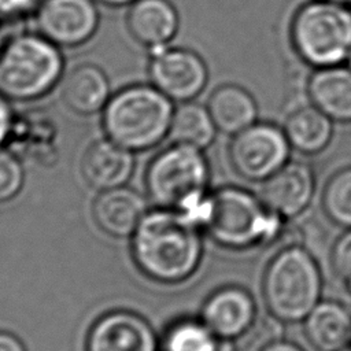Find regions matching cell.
I'll return each instance as SVG.
<instances>
[{"mask_svg": "<svg viewBox=\"0 0 351 351\" xmlns=\"http://www.w3.org/2000/svg\"><path fill=\"white\" fill-rule=\"evenodd\" d=\"M200 229L167 208L148 211L132 234V255L143 274L162 284L189 278L203 255Z\"/></svg>", "mask_w": 351, "mask_h": 351, "instance_id": "obj_1", "label": "cell"}, {"mask_svg": "<svg viewBox=\"0 0 351 351\" xmlns=\"http://www.w3.org/2000/svg\"><path fill=\"white\" fill-rule=\"evenodd\" d=\"M210 167L202 149L174 144L158 152L145 171V189L158 208L174 210L202 230Z\"/></svg>", "mask_w": 351, "mask_h": 351, "instance_id": "obj_2", "label": "cell"}, {"mask_svg": "<svg viewBox=\"0 0 351 351\" xmlns=\"http://www.w3.org/2000/svg\"><path fill=\"white\" fill-rule=\"evenodd\" d=\"M284 226V218L245 189L225 186L207 196L202 230L223 248L270 245L281 237Z\"/></svg>", "mask_w": 351, "mask_h": 351, "instance_id": "obj_3", "label": "cell"}, {"mask_svg": "<svg viewBox=\"0 0 351 351\" xmlns=\"http://www.w3.org/2000/svg\"><path fill=\"white\" fill-rule=\"evenodd\" d=\"M322 273L314 255L299 244L281 248L267 263L262 295L269 314L284 324L303 322L322 300Z\"/></svg>", "mask_w": 351, "mask_h": 351, "instance_id": "obj_4", "label": "cell"}, {"mask_svg": "<svg viewBox=\"0 0 351 351\" xmlns=\"http://www.w3.org/2000/svg\"><path fill=\"white\" fill-rule=\"evenodd\" d=\"M174 101L154 85H130L114 93L101 111L106 137L132 152L147 151L169 136Z\"/></svg>", "mask_w": 351, "mask_h": 351, "instance_id": "obj_5", "label": "cell"}, {"mask_svg": "<svg viewBox=\"0 0 351 351\" xmlns=\"http://www.w3.org/2000/svg\"><path fill=\"white\" fill-rule=\"evenodd\" d=\"M63 55L40 33H23L5 43L0 53V93L14 101L45 96L60 81Z\"/></svg>", "mask_w": 351, "mask_h": 351, "instance_id": "obj_6", "label": "cell"}, {"mask_svg": "<svg viewBox=\"0 0 351 351\" xmlns=\"http://www.w3.org/2000/svg\"><path fill=\"white\" fill-rule=\"evenodd\" d=\"M291 37L306 63L318 69L337 66L351 53V10L330 0L310 1L295 14Z\"/></svg>", "mask_w": 351, "mask_h": 351, "instance_id": "obj_7", "label": "cell"}, {"mask_svg": "<svg viewBox=\"0 0 351 351\" xmlns=\"http://www.w3.org/2000/svg\"><path fill=\"white\" fill-rule=\"evenodd\" d=\"M289 147L284 130L271 123L255 122L233 134L230 165L240 177L263 182L288 162Z\"/></svg>", "mask_w": 351, "mask_h": 351, "instance_id": "obj_8", "label": "cell"}, {"mask_svg": "<svg viewBox=\"0 0 351 351\" xmlns=\"http://www.w3.org/2000/svg\"><path fill=\"white\" fill-rule=\"evenodd\" d=\"M148 75L151 85L176 103L192 101L208 81L207 66L195 51L169 45L151 49Z\"/></svg>", "mask_w": 351, "mask_h": 351, "instance_id": "obj_9", "label": "cell"}, {"mask_svg": "<svg viewBox=\"0 0 351 351\" xmlns=\"http://www.w3.org/2000/svg\"><path fill=\"white\" fill-rule=\"evenodd\" d=\"M34 19L37 33L58 47H78L96 33L100 12L95 0H45Z\"/></svg>", "mask_w": 351, "mask_h": 351, "instance_id": "obj_10", "label": "cell"}, {"mask_svg": "<svg viewBox=\"0 0 351 351\" xmlns=\"http://www.w3.org/2000/svg\"><path fill=\"white\" fill-rule=\"evenodd\" d=\"M151 325L138 314L117 310L101 315L90 328L85 351H156Z\"/></svg>", "mask_w": 351, "mask_h": 351, "instance_id": "obj_11", "label": "cell"}, {"mask_svg": "<svg viewBox=\"0 0 351 351\" xmlns=\"http://www.w3.org/2000/svg\"><path fill=\"white\" fill-rule=\"evenodd\" d=\"M256 314L252 295L241 287L230 285L208 296L202 307L200 319L217 337L233 341L254 326Z\"/></svg>", "mask_w": 351, "mask_h": 351, "instance_id": "obj_12", "label": "cell"}, {"mask_svg": "<svg viewBox=\"0 0 351 351\" xmlns=\"http://www.w3.org/2000/svg\"><path fill=\"white\" fill-rule=\"evenodd\" d=\"M315 189L313 170L302 162H287L263 181L261 200L281 218L291 219L307 210Z\"/></svg>", "mask_w": 351, "mask_h": 351, "instance_id": "obj_13", "label": "cell"}, {"mask_svg": "<svg viewBox=\"0 0 351 351\" xmlns=\"http://www.w3.org/2000/svg\"><path fill=\"white\" fill-rule=\"evenodd\" d=\"M133 170V152L108 137L93 141L81 159L84 180L89 186L100 192L126 185Z\"/></svg>", "mask_w": 351, "mask_h": 351, "instance_id": "obj_14", "label": "cell"}, {"mask_svg": "<svg viewBox=\"0 0 351 351\" xmlns=\"http://www.w3.org/2000/svg\"><path fill=\"white\" fill-rule=\"evenodd\" d=\"M147 213L145 199L125 185L101 191L92 206L96 225L112 237H132Z\"/></svg>", "mask_w": 351, "mask_h": 351, "instance_id": "obj_15", "label": "cell"}, {"mask_svg": "<svg viewBox=\"0 0 351 351\" xmlns=\"http://www.w3.org/2000/svg\"><path fill=\"white\" fill-rule=\"evenodd\" d=\"M126 25L130 36L151 51L169 45L177 34L180 19L169 0H136L129 5Z\"/></svg>", "mask_w": 351, "mask_h": 351, "instance_id": "obj_16", "label": "cell"}, {"mask_svg": "<svg viewBox=\"0 0 351 351\" xmlns=\"http://www.w3.org/2000/svg\"><path fill=\"white\" fill-rule=\"evenodd\" d=\"M307 341L317 351H340L351 346V311L336 300H321L303 319Z\"/></svg>", "mask_w": 351, "mask_h": 351, "instance_id": "obj_17", "label": "cell"}, {"mask_svg": "<svg viewBox=\"0 0 351 351\" xmlns=\"http://www.w3.org/2000/svg\"><path fill=\"white\" fill-rule=\"evenodd\" d=\"M111 96L106 73L95 64H81L73 69L62 86V100L80 115L101 112Z\"/></svg>", "mask_w": 351, "mask_h": 351, "instance_id": "obj_18", "label": "cell"}, {"mask_svg": "<svg viewBox=\"0 0 351 351\" xmlns=\"http://www.w3.org/2000/svg\"><path fill=\"white\" fill-rule=\"evenodd\" d=\"M311 104L335 121L351 122V69L329 66L318 69L308 80Z\"/></svg>", "mask_w": 351, "mask_h": 351, "instance_id": "obj_19", "label": "cell"}, {"mask_svg": "<svg viewBox=\"0 0 351 351\" xmlns=\"http://www.w3.org/2000/svg\"><path fill=\"white\" fill-rule=\"evenodd\" d=\"M208 112L218 130L236 134L256 121L258 108L254 97L241 86L222 85L210 96Z\"/></svg>", "mask_w": 351, "mask_h": 351, "instance_id": "obj_20", "label": "cell"}, {"mask_svg": "<svg viewBox=\"0 0 351 351\" xmlns=\"http://www.w3.org/2000/svg\"><path fill=\"white\" fill-rule=\"evenodd\" d=\"M332 121L314 104H302L291 111L284 132L291 147L303 154H317L332 138Z\"/></svg>", "mask_w": 351, "mask_h": 351, "instance_id": "obj_21", "label": "cell"}, {"mask_svg": "<svg viewBox=\"0 0 351 351\" xmlns=\"http://www.w3.org/2000/svg\"><path fill=\"white\" fill-rule=\"evenodd\" d=\"M22 117V115H21ZM56 126L45 115H23L15 117L11 137L8 140L10 149L16 152L22 149L25 154L34 155L38 162L55 159Z\"/></svg>", "mask_w": 351, "mask_h": 351, "instance_id": "obj_22", "label": "cell"}, {"mask_svg": "<svg viewBox=\"0 0 351 351\" xmlns=\"http://www.w3.org/2000/svg\"><path fill=\"white\" fill-rule=\"evenodd\" d=\"M217 130L207 107L185 101L174 108L169 137L174 144L189 145L203 151L214 141Z\"/></svg>", "mask_w": 351, "mask_h": 351, "instance_id": "obj_23", "label": "cell"}, {"mask_svg": "<svg viewBox=\"0 0 351 351\" xmlns=\"http://www.w3.org/2000/svg\"><path fill=\"white\" fill-rule=\"evenodd\" d=\"M232 341L217 337L202 319H182L171 325L162 351H230Z\"/></svg>", "mask_w": 351, "mask_h": 351, "instance_id": "obj_24", "label": "cell"}, {"mask_svg": "<svg viewBox=\"0 0 351 351\" xmlns=\"http://www.w3.org/2000/svg\"><path fill=\"white\" fill-rule=\"evenodd\" d=\"M322 206L332 222L351 229V167L337 171L328 181L322 195Z\"/></svg>", "mask_w": 351, "mask_h": 351, "instance_id": "obj_25", "label": "cell"}, {"mask_svg": "<svg viewBox=\"0 0 351 351\" xmlns=\"http://www.w3.org/2000/svg\"><path fill=\"white\" fill-rule=\"evenodd\" d=\"M25 171L21 158L11 149L0 148V203L12 200L23 188Z\"/></svg>", "mask_w": 351, "mask_h": 351, "instance_id": "obj_26", "label": "cell"}, {"mask_svg": "<svg viewBox=\"0 0 351 351\" xmlns=\"http://www.w3.org/2000/svg\"><path fill=\"white\" fill-rule=\"evenodd\" d=\"M330 265L339 281L351 280V229L335 241L330 252Z\"/></svg>", "mask_w": 351, "mask_h": 351, "instance_id": "obj_27", "label": "cell"}, {"mask_svg": "<svg viewBox=\"0 0 351 351\" xmlns=\"http://www.w3.org/2000/svg\"><path fill=\"white\" fill-rule=\"evenodd\" d=\"M45 0H1L0 16L7 19L36 15Z\"/></svg>", "mask_w": 351, "mask_h": 351, "instance_id": "obj_28", "label": "cell"}, {"mask_svg": "<svg viewBox=\"0 0 351 351\" xmlns=\"http://www.w3.org/2000/svg\"><path fill=\"white\" fill-rule=\"evenodd\" d=\"M15 114L10 104V99L0 93V148L7 147L8 140L12 133Z\"/></svg>", "mask_w": 351, "mask_h": 351, "instance_id": "obj_29", "label": "cell"}, {"mask_svg": "<svg viewBox=\"0 0 351 351\" xmlns=\"http://www.w3.org/2000/svg\"><path fill=\"white\" fill-rule=\"evenodd\" d=\"M259 351H304L299 344L285 339H274L266 343Z\"/></svg>", "mask_w": 351, "mask_h": 351, "instance_id": "obj_30", "label": "cell"}, {"mask_svg": "<svg viewBox=\"0 0 351 351\" xmlns=\"http://www.w3.org/2000/svg\"><path fill=\"white\" fill-rule=\"evenodd\" d=\"M0 351H26L23 343L8 332H0Z\"/></svg>", "mask_w": 351, "mask_h": 351, "instance_id": "obj_31", "label": "cell"}, {"mask_svg": "<svg viewBox=\"0 0 351 351\" xmlns=\"http://www.w3.org/2000/svg\"><path fill=\"white\" fill-rule=\"evenodd\" d=\"M96 1L108 7H125V5H132L136 0H96Z\"/></svg>", "mask_w": 351, "mask_h": 351, "instance_id": "obj_32", "label": "cell"}, {"mask_svg": "<svg viewBox=\"0 0 351 351\" xmlns=\"http://www.w3.org/2000/svg\"><path fill=\"white\" fill-rule=\"evenodd\" d=\"M340 289H341V293L346 298V300L351 304V280L340 281Z\"/></svg>", "mask_w": 351, "mask_h": 351, "instance_id": "obj_33", "label": "cell"}, {"mask_svg": "<svg viewBox=\"0 0 351 351\" xmlns=\"http://www.w3.org/2000/svg\"><path fill=\"white\" fill-rule=\"evenodd\" d=\"M4 45H5V41H4V36H3V32H1V29H0V53H1L3 48H4Z\"/></svg>", "mask_w": 351, "mask_h": 351, "instance_id": "obj_34", "label": "cell"}, {"mask_svg": "<svg viewBox=\"0 0 351 351\" xmlns=\"http://www.w3.org/2000/svg\"><path fill=\"white\" fill-rule=\"evenodd\" d=\"M330 1H336V3H341V4H348V3H351V0H330Z\"/></svg>", "mask_w": 351, "mask_h": 351, "instance_id": "obj_35", "label": "cell"}, {"mask_svg": "<svg viewBox=\"0 0 351 351\" xmlns=\"http://www.w3.org/2000/svg\"><path fill=\"white\" fill-rule=\"evenodd\" d=\"M347 60H348V67L351 69V53H350V56H348V59H347Z\"/></svg>", "mask_w": 351, "mask_h": 351, "instance_id": "obj_36", "label": "cell"}, {"mask_svg": "<svg viewBox=\"0 0 351 351\" xmlns=\"http://www.w3.org/2000/svg\"><path fill=\"white\" fill-rule=\"evenodd\" d=\"M340 351H351V346H348V347H346V348H343Z\"/></svg>", "mask_w": 351, "mask_h": 351, "instance_id": "obj_37", "label": "cell"}]
</instances>
